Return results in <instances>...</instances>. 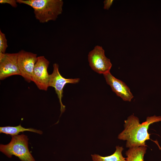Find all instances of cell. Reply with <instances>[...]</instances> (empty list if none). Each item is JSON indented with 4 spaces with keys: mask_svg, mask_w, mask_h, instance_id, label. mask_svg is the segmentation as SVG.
<instances>
[{
    "mask_svg": "<svg viewBox=\"0 0 161 161\" xmlns=\"http://www.w3.org/2000/svg\"><path fill=\"white\" fill-rule=\"evenodd\" d=\"M8 47L7 41L5 34L0 30V53H5Z\"/></svg>",
    "mask_w": 161,
    "mask_h": 161,
    "instance_id": "4fadbf2b",
    "label": "cell"
},
{
    "mask_svg": "<svg viewBox=\"0 0 161 161\" xmlns=\"http://www.w3.org/2000/svg\"><path fill=\"white\" fill-rule=\"evenodd\" d=\"M113 0H106L104 1V9L108 10L112 5L113 2Z\"/></svg>",
    "mask_w": 161,
    "mask_h": 161,
    "instance_id": "9a60e30c",
    "label": "cell"
},
{
    "mask_svg": "<svg viewBox=\"0 0 161 161\" xmlns=\"http://www.w3.org/2000/svg\"><path fill=\"white\" fill-rule=\"evenodd\" d=\"M161 121V116L155 115L148 117L146 120L140 123L139 118L133 115L129 116L125 120L124 129L118 136L120 140H126V147L130 148L141 146H147L145 141L150 139L148 130L149 126L155 122Z\"/></svg>",
    "mask_w": 161,
    "mask_h": 161,
    "instance_id": "6da1fadb",
    "label": "cell"
},
{
    "mask_svg": "<svg viewBox=\"0 0 161 161\" xmlns=\"http://www.w3.org/2000/svg\"><path fill=\"white\" fill-rule=\"evenodd\" d=\"M124 148L122 146H116V150L112 154L103 157L97 154H91L93 161H126V158L122 155V152Z\"/></svg>",
    "mask_w": 161,
    "mask_h": 161,
    "instance_id": "8fae6325",
    "label": "cell"
},
{
    "mask_svg": "<svg viewBox=\"0 0 161 161\" xmlns=\"http://www.w3.org/2000/svg\"><path fill=\"white\" fill-rule=\"evenodd\" d=\"M88 60L92 69L98 73L104 75L110 72L112 64L110 60L106 56L102 47L95 46L89 52Z\"/></svg>",
    "mask_w": 161,
    "mask_h": 161,
    "instance_id": "277c9868",
    "label": "cell"
},
{
    "mask_svg": "<svg viewBox=\"0 0 161 161\" xmlns=\"http://www.w3.org/2000/svg\"><path fill=\"white\" fill-rule=\"evenodd\" d=\"M17 3L28 5L34 9L36 18L41 23L55 21L63 11L62 0H16Z\"/></svg>",
    "mask_w": 161,
    "mask_h": 161,
    "instance_id": "7a4b0ae2",
    "label": "cell"
},
{
    "mask_svg": "<svg viewBox=\"0 0 161 161\" xmlns=\"http://www.w3.org/2000/svg\"><path fill=\"white\" fill-rule=\"evenodd\" d=\"M27 136L24 134L12 136L7 144H0V151L7 157L12 155L18 157L21 161H35L28 148Z\"/></svg>",
    "mask_w": 161,
    "mask_h": 161,
    "instance_id": "3957f363",
    "label": "cell"
},
{
    "mask_svg": "<svg viewBox=\"0 0 161 161\" xmlns=\"http://www.w3.org/2000/svg\"><path fill=\"white\" fill-rule=\"evenodd\" d=\"M17 64L20 72L25 80L28 83L32 81L37 55L23 50L18 53Z\"/></svg>",
    "mask_w": 161,
    "mask_h": 161,
    "instance_id": "52a82bcc",
    "label": "cell"
},
{
    "mask_svg": "<svg viewBox=\"0 0 161 161\" xmlns=\"http://www.w3.org/2000/svg\"><path fill=\"white\" fill-rule=\"evenodd\" d=\"M80 81L79 78H66L60 74L59 71V65L56 63L53 64V71L52 74L49 75V86L54 88L57 94L61 106V114L65 110V106L62 102L63 96V90L64 86L67 83H76Z\"/></svg>",
    "mask_w": 161,
    "mask_h": 161,
    "instance_id": "8992f818",
    "label": "cell"
},
{
    "mask_svg": "<svg viewBox=\"0 0 161 161\" xmlns=\"http://www.w3.org/2000/svg\"><path fill=\"white\" fill-rule=\"evenodd\" d=\"M147 146H141L129 148L126 151V161H144Z\"/></svg>",
    "mask_w": 161,
    "mask_h": 161,
    "instance_id": "30bf717a",
    "label": "cell"
},
{
    "mask_svg": "<svg viewBox=\"0 0 161 161\" xmlns=\"http://www.w3.org/2000/svg\"><path fill=\"white\" fill-rule=\"evenodd\" d=\"M16 0H0V3L1 4H7L12 7H16L17 6Z\"/></svg>",
    "mask_w": 161,
    "mask_h": 161,
    "instance_id": "5bb4252c",
    "label": "cell"
},
{
    "mask_svg": "<svg viewBox=\"0 0 161 161\" xmlns=\"http://www.w3.org/2000/svg\"><path fill=\"white\" fill-rule=\"evenodd\" d=\"M25 131L34 132L39 134H42L43 133L42 131L36 129L24 128L22 127L21 124L15 127L8 126L0 127V133L10 134L12 136L18 135L20 132Z\"/></svg>",
    "mask_w": 161,
    "mask_h": 161,
    "instance_id": "7c38bea8",
    "label": "cell"
},
{
    "mask_svg": "<svg viewBox=\"0 0 161 161\" xmlns=\"http://www.w3.org/2000/svg\"><path fill=\"white\" fill-rule=\"evenodd\" d=\"M49 61L44 56L37 57L32 75L33 82L40 90L47 91L49 86V75L47 69Z\"/></svg>",
    "mask_w": 161,
    "mask_h": 161,
    "instance_id": "5b68a950",
    "label": "cell"
},
{
    "mask_svg": "<svg viewBox=\"0 0 161 161\" xmlns=\"http://www.w3.org/2000/svg\"><path fill=\"white\" fill-rule=\"evenodd\" d=\"M112 90L124 101H131L134 97L129 87L121 80L114 77L110 72L103 75Z\"/></svg>",
    "mask_w": 161,
    "mask_h": 161,
    "instance_id": "9c48e42d",
    "label": "cell"
},
{
    "mask_svg": "<svg viewBox=\"0 0 161 161\" xmlns=\"http://www.w3.org/2000/svg\"><path fill=\"white\" fill-rule=\"evenodd\" d=\"M18 55V53H6L0 59V80L13 75L21 76L17 64Z\"/></svg>",
    "mask_w": 161,
    "mask_h": 161,
    "instance_id": "ba28073f",
    "label": "cell"
}]
</instances>
